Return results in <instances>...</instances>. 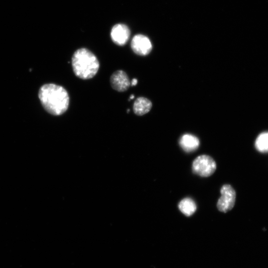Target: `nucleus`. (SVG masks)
I'll list each match as a JSON object with an SVG mask.
<instances>
[{
  "instance_id": "nucleus-13",
  "label": "nucleus",
  "mask_w": 268,
  "mask_h": 268,
  "mask_svg": "<svg viewBox=\"0 0 268 268\" xmlns=\"http://www.w3.org/2000/svg\"><path fill=\"white\" fill-rule=\"evenodd\" d=\"M134 97H135V96H134V95L133 94L131 95V96H130V98L129 99V100L130 101V100L133 99Z\"/></svg>"
},
{
  "instance_id": "nucleus-3",
  "label": "nucleus",
  "mask_w": 268,
  "mask_h": 268,
  "mask_svg": "<svg viewBox=\"0 0 268 268\" xmlns=\"http://www.w3.org/2000/svg\"><path fill=\"white\" fill-rule=\"evenodd\" d=\"M215 161L210 156L201 155L196 157L192 164L193 173L201 177L208 178L216 171Z\"/></svg>"
},
{
  "instance_id": "nucleus-6",
  "label": "nucleus",
  "mask_w": 268,
  "mask_h": 268,
  "mask_svg": "<svg viewBox=\"0 0 268 268\" xmlns=\"http://www.w3.org/2000/svg\"><path fill=\"white\" fill-rule=\"evenodd\" d=\"M130 34V30L126 25L119 24L113 28L111 31V38L116 44L119 46H123L129 40Z\"/></svg>"
},
{
  "instance_id": "nucleus-2",
  "label": "nucleus",
  "mask_w": 268,
  "mask_h": 268,
  "mask_svg": "<svg viewBox=\"0 0 268 268\" xmlns=\"http://www.w3.org/2000/svg\"><path fill=\"white\" fill-rule=\"evenodd\" d=\"M72 65L75 75L83 80H88L94 77L99 69V61L90 50L82 48L74 53Z\"/></svg>"
},
{
  "instance_id": "nucleus-5",
  "label": "nucleus",
  "mask_w": 268,
  "mask_h": 268,
  "mask_svg": "<svg viewBox=\"0 0 268 268\" xmlns=\"http://www.w3.org/2000/svg\"><path fill=\"white\" fill-rule=\"evenodd\" d=\"M131 46L137 55L146 56L150 53L152 46L149 39L143 34H137L133 38Z\"/></svg>"
},
{
  "instance_id": "nucleus-11",
  "label": "nucleus",
  "mask_w": 268,
  "mask_h": 268,
  "mask_svg": "<svg viewBox=\"0 0 268 268\" xmlns=\"http://www.w3.org/2000/svg\"><path fill=\"white\" fill-rule=\"evenodd\" d=\"M257 149L263 153L268 152V132L260 134L255 141Z\"/></svg>"
},
{
  "instance_id": "nucleus-7",
  "label": "nucleus",
  "mask_w": 268,
  "mask_h": 268,
  "mask_svg": "<svg viewBox=\"0 0 268 268\" xmlns=\"http://www.w3.org/2000/svg\"><path fill=\"white\" fill-rule=\"evenodd\" d=\"M111 84L112 88L119 92L126 91L131 86V82L127 75L123 71L119 70L112 75Z\"/></svg>"
},
{
  "instance_id": "nucleus-14",
  "label": "nucleus",
  "mask_w": 268,
  "mask_h": 268,
  "mask_svg": "<svg viewBox=\"0 0 268 268\" xmlns=\"http://www.w3.org/2000/svg\"><path fill=\"white\" fill-rule=\"evenodd\" d=\"M129 112H130V110H128L127 111V113H129Z\"/></svg>"
},
{
  "instance_id": "nucleus-9",
  "label": "nucleus",
  "mask_w": 268,
  "mask_h": 268,
  "mask_svg": "<svg viewBox=\"0 0 268 268\" xmlns=\"http://www.w3.org/2000/svg\"><path fill=\"white\" fill-rule=\"evenodd\" d=\"M152 107L151 102L148 98L144 97L138 98L133 105V111L139 116H144L148 113Z\"/></svg>"
},
{
  "instance_id": "nucleus-1",
  "label": "nucleus",
  "mask_w": 268,
  "mask_h": 268,
  "mask_svg": "<svg viewBox=\"0 0 268 268\" xmlns=\"http://www.w3.org/2000/svg\"><path fill=\"white\" fill-rule=\"evenodd\" d=\"M38 96L45 110L51 115L60 116L68 109L70 97L66 89L53 84L42 86Z\"/></svg>"
},
{
  "instance_id": "nucleus-4",
  "label": "nucleus",
  "mask_w": 268,
  "mask_h": 268,
  "mask_svg": "<svg viewBox=\"0 0 268 268\" xmlns=\"http://www.w3.org/2000/svg\"><path fill=\"white\" fill-rule=\"evenodd\" d=\"M221 197L217 203L219 211L226 213L231 210L236 203V192L234 189L228 184L224 185L221 189Z\"/></svg>"
},
{
  "instance_id": "nucleus-12",
  "label": "nucleus",
  "mask_w": 268,
  "mask_h": 268,
  "mask_svg": "<svg viewBox=\"0 0 268 268\" xmlns=\"http://www.w3.org/2000/svg\"><path fill=\"white\" fill-rule=\"evenodd\" d=\"M138 83V80L136 79H134L132 80V82H131V85L132 86H135L137 85Z\"/></svg>"
},
{
  "instance_id": "nucleus-10",
  "label": "nucleus",
  "mask_w": 268,
  "mask_h": 268,
  "mask_svg": "<svg viewBox=\"0 0 268 268\" xmlns=\"http://www.w3.org/2000/svg\"><path fill=\"white\" fill-rule=\"evenodd\" d=\"M179 208L185 216L190 217L193 215L196 211L197 205L193 199L186 198L180 202Z\"/></svg>"
},
{
  "instance_id": "nucleus-8",
  "label": "nucleus",
  "mask_w": 268,
  "mask_h": 268,
  "mask_svg": "<svg viewBox=\"0 0 268 268\" xmlns=\"http://www.w3.org/2000/svg\"><path fill=\"white\" fill-rule=\"evenodd\" d=\"M179 145L185 151L191 152L194 151L199 148L200 141L195 136L186 134L180 138Z\"/></svg>"
}]
</instances>
